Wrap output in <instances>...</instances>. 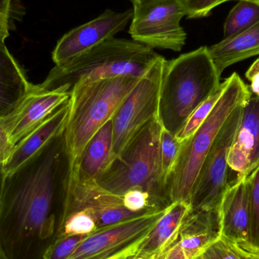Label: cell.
<instances>
[{"label":"cell","instance_id":"cell-1","mask_svg":"<svg viewBox=\"0 0 259 259\" xmlns=\"http://www.w3.org/2000/svg\"><path fill=\"white\" fill-rule=\"evenodd\" d=\"M67 171L62 134L6 174L0 204V246L8 259H42L59 237Z\"/></svg>","mask_w":259,"mask_h":259},{"label":"cell","instance_id":"cell-2","mask_svg":"<svg viewBox=\"0 0 259 259\" xmlns=\"http://www.w3.org/2000/svg\"><path fill=\"white\" fill-rule=\"evenodd\" d=\"M220 77L208 47L166 60L158 104L162 128L178 135L190 115L219 91Z\"/></svg>","mask_w":259,"mask_h":259},{"label":"cell","instance_id":"cell-3","mask_svg":"<svg viewBox=\"0 0 259 259\" xmlns=\"http://www.w3.org/2000/svg\"><path fill=\"white\" fill-rule=\"evenodd\" d=\"M162 56L133 39L112 37L62 65H56L39 85L71 93L80 82L117 77L142 78Z\"/></svg>","mask_w":259,"mask_h":259},{"label":"cell","instance_id":"cell-4","mask_svg":"<svg viewBox=\"0 0 259 259\" xmlns=\"http://www.w3.org/2000/svg\"><path fill=\"white\" fill-rule=\"evenodd\" d=\"M140 80L137 77H117L74 85L63 133L68 161L67 175L74 171L85 146L99 130L112 119Z\"/></svg>","mask_w":259,"mask_h":259},{"label":"cell","instance_id":"cell-5","mask_svg":"<svg viewBox=\"0 0 259 259\" xmlns=\"http://www.w3.org/2000/svg\"><path fill=\"white\" fill-rule=\"evenodd\" d=\"M252 96L249 86L237 73L226 79V86L214 109L197 131L184 141L182 149L166 184L170 203L185 202L190 196L202 164L220 130L240 105Z\"/></svg>","mask_w":259,"mask_h":259},{"label":"cell","instance_id":"cell-6","mask_svg":"<svg viewBox=\"0 0 259 259\" xmlns=\"http://www.w3.org/2000/svg\"><path fill=\"white\" fill-rule=\"evenodd\" d=\"M161 130L158 119L148 124L112 160L97 180L99 185L119 196L140 189L168 206L170 203L160 160Z\"/></svg>","mask_w":259,"mask_h":259},{"label":"cell","instance_id":"cell-7","mask_svg":"<svg viewBox=\"0 0 259 259\" xmlns=\"http://www.w3.org/2000/svg\"><path fill=\"white\" fill-rule=\"evenodd\" d=\"M166 59L161 57L140 78L112 118V152L117 157L148 124L158 119L160 90Z\"/></svg>","mask_w":259,"mask_h":259},{"label":"cell","instance_id":"cell-8","mask_svg":"<svg viewBox=\"0 0 259 259\" xmlns=\"http://www.w3.org/2000/svg\"><path fill=\"white\" fill-rule=\"evenodd\" d=\"M246 103L240 105L232 112L218 134L192 190L190 200L191 211L219 208L224 193L231 183L228 181V155Z\"/></svg>","mask_w":259,"mask_h":259},{"label":"cell","instance_id":"cell-9","mask_svg":"<svg viewBox=\"0 0 259 259\" xmlns=\"http://www.w3.org/2000/svg\"><path fill=\"white\" fill-rule=\"evenodd\" d=\"M133 9L129 30L133 40L152 49L182 50L187 36L181 25L186 16L183 0H156Z\"/></svg>","mask_w":259,"mask_h":259},{"label":"cell","instance_id":"cell-10","mask_svg":"<svg viewBox=\"0 0 259 259\" xmlns=\"http://www.w3.org/2000/svg\"><path fill=\"white\" fill-rule=\"evenodd\" d=\"M166 208L97 230L68 259H123L135 255Z\"/></svg>","mask_w":259,"mask_h":259},{"label":"cell","instance_id":"cell-11","mask_svg":"<svg viewBox=\"0 0 259 259\" xmlns=\"http://www.w3.org/2000/svg\"><path fill=\"white\" fill-rule=\"evenodd\" d=\"M70 97V92L47 91L39 85H32L30 92L19 106L10 115L0 119L3 162L17 144L68 102Z\"/></svg>","mask_w":259,"mask_h":259},{"label":"cell","instance_id":"cell-12","mask_svg":"<svg viewBox=\"0 0 259 259\" xmlns=\"http://www.w3.org/2000/svg\"><path fill=\"white\" fill-rule=\"evenodd\" d=\"M80 209L87 210L94 216L97 230L152 212L130 211L124 206L122 196L108 191L97 181L66 180L62 219L67 213Z\"/></svg>","mask_w":259,"mask_h":259},{"label":"cell","instance_id":"cell-13","mask_svg":"<svg viewBox=\"0 0 259 259\" xmlns=\"http://www.w3.org/2000/svg\"><path fill=\"white\" fill-rule=\"evenodd\" d=\"M134 9L118 12L107 9L89 22L65 33L56 44L52 58L56 65H62L97 47L127 27Z\"/></svg>","mask_w":259,"mask_h":259},{"label":"cell","instance_id":"cell-14","mask_svg":"<svg viewBox=\"0 0 259 259\" xmlns=\"http://www.w3.org/2000/svg\"><path fill=\"white\" fill-rule=\"evenodd\" d=\"M259 164V97L252 94L243 108V117L228 155L236 179L247 177Z\"/></svg>","mask_w":259,"mask_h":259},{"label":"cell","instance_id":"cell-15","mask_svg":"<svg viewBox=\"0 0 259 259\" xmlns=\"http://www.w3.org/2000/svg\"><path fill=\"white\" fill-rule=\"evenodd\" d=\"M222 237L247 245L250 234V196L246 178L235 179L224 193L219 207Z\"/></svg>","mask_w":259,"mask_h":259},{"label":"cell","instance_id":"cell-16","mask_svg":"<svg viewBox=\"0 0 259 259\" xmlns=\"http://www.w3.org/2000/svg\"><path fill=\"white\" fill-rule=\"evenodd\" d=\"M221 237L219 208L190 211L183 224L176 243L187 259H196Z\"/></svg>","mask_w":259,"mask_h":259},{"label":"cell","instance_id":"cell-17","mask_svg":"<svg viewBox=\"0 0 259 259\" xmlns=\"http://www.w3.org/2000/svg\"><path fill=\"white\" fill-rule=\"evenodd\" d=\"M69 111L70 99L17 144L3 162L6 175L16 170L50 140L63 134Z\"/></svg>","mask_w":259,"mask_h":259},{"label":"cell","instance_id":"cell-18","mask_svg":"<svg viewBox=\"0 0 259 259\" xmlns=\"http://www.w3.org/2000/svg\"><path fill=\"white\" fill-rule=\"evenodd\" d=\"M112 121L99 130L85 146L75 170L67 175V181H97L115 158L112 152Z\"/></svg>","mask_w":259,"mask_h":259},{"label":"cell","instance_id":"cell-19","mask_svg":"<svg viewBox=\"0 0 259 259\" xmlns=\"http://www.w3.org/2000/svg\"><path fill=\"white\" fill-rule=\"evenodd\" d=\"M32 85L6 44L0 42V119L19 106Z\"/></svg>","mask_w":259,"mask_h":259},{"label":"cell","instance_id":"cell-20","mask_svg":"<svg viewBox=\"0 0 259 259\" xmlns=\"http://www.w3.org/2000/svg\"><path fill=\"white\" fill-rule=\"evenodd\" d=\"M190 211V205L187 202L179 201L170 203L142 242L135 255L155 256L164 252L176 240Z\"/></svg>","mask_w":259,"mask_h":259},{"label":"cell","instance_id":"cell-21","mask_svg":"<svg viewBox=\"0 0 259 259\" xmlns=\"http://www.w3.org/2000/svg\"><path fill=\"white\" fill-rule=\"evenodd\" d=\"M219 75L228 67L259 56V21L245 31L208 47Z\"/></svg>","mask_w":259,"mask_h":259},{"label":"cell","instance_id":"cell-22","mask_svg":"<svg viewBox=\"0 0 259 259\" xmlns=\"http://www.w3.org/2000/svg\"><path fill=\"white\" fill-rule=\"evenodd\" d=\"M259 21V6L249 0H239L228 14L224 25L225 38L238 34Z\"/></svg>","mask_w":259,"mask_h":259},{"label":"cell","instance_id":"cell-23","mask_svg":"<svg viewBox=\"0 0 259 259\" xmlns=\"http://www.w3.org/2000/svg\"><path fill=\"white\" fill-rule=\"evenodd\" d=\"M97 230L95 219L90 211L84 209L75 210L64 215L59 236L89 235Z\"/></svg>","mask_w":259,"mask_h":259},{"label":"cell","instance_id":"cell-24","mask_svg":"<svg viewBox=\"0 0 259 259\" xmlns=\"http://www.w3.org/2000/svg\"><path fill=\"white\" fill-rule=\"evenodd\" d=\"M183 144L184 141H180L176 136L161 127L159 142L160 160L161 172L166 184L176 164Z\"/></svg>","mask_w":259,"mask_h":259},{"label":"cell","instance_id":"cell-25","mask_svg":"<svg viewBox=\"0 0 259 259\" xmlns=\"http://www.w3.org/2000/svg\"><path fill=\"white\" fill-rule=\"evenodd\" d=\"M226 86V80L222 83L219 91L209 97L208 100H205L201 106L196 109V110L190 115V118L187 120V122L184 124L181 131L176 136L177 138L180 141H185L187 139L190 138L197 129L200 127L201 124L204 122L208 118V115L211 113L212 109L215 106L216 103L219 101Z\"/></svg>","mask_w":259,"mask_h":259},{"label":"cell","instance_id":"cell-26","mask_svg":"<svg viewBox=\"0 0 259 259\" xmlns=\"http://www.w3.org/2000/svg\"><path fill=\"white\" fill-rule=\"evenodd\" d=\"M250 196L251 224L246 246L259 252V164L246 177Z\"/></svg>","mask_w":259,"mask_h":259},{"label":"cell","instance_id":"cell-27","mask_svg":"<svg viewBox=\"0 0 259 259\" xmlns=\"http://www.w3.org/2000/svg\"><path fill=\"white\" fill-rule=\"evenodd\" d=\"M88 235H61L46 251L42 259H68Z\"/></svg>","mask_w":259,"mask_h":259},{"label":"cell","instance_id":"cell-28","mask_svg":"<svg viewBox=\"0 0 259 259\" xmlns=\"http://www.w3.org/2000/svg\"><path fill=\"white\" fill-rule=\"evenodd\" d=\"M196 259H242L234 244L221 237Z\"/></svg>","mask_w":259,"mask_h":259},{"label":"cell","instance_id":"cell-29","mask_svg":"<svg viewBox=\"0 0 259 259\" xmlns=\"http://www.w3.org/2000/svg\"><path fill=\"white\" fill-rule=\"evenodd\" d=\"M230 0H183L186 16L188 19L205 18L222 3Z\"/></svg>","mask_w":259,"mask_h":259},{"label":"cell","instance_id":"cell-30","mask_svg":"<svg viewBox=\"0 0 259 259\" xmlns=\"http://www.w3.org/2000/svg\"><path fill=\"white\" fill-rule=\"evenodd\" d=\"M14 0H0V42L9 36Z\"/></svg>","mask_w":259,"mask_h":259},{"label":"cell","instance_id":"cell-31","mask_svg":"<svg viewBox=\"0 0 259 259\" xmlns=\"http://www.w3.org/2000/svg\"><path fill=\"white\" fill-rule=\"evenodd\" d=\"M246 77L250 81L249 88L252 94L259 97V58L249 67L246 72Z\"/></svg>","mask_w":259,"mask_h":259},{"label":"cell","instance_id":"cell-32","mask_svg":"<svg viewBox=\"0 0 259 259\" xmlns=\"http://www.w3.org/2000/svg\"><path fill=\"white\" fill-rule=\"evenodd\" d=\"M234 247L240 254L242 259H259V252L251 249L249 246L243 244L233 243Z\"/></svg>","mask_w":259,"mask_h":259},{"label":"cell","instance_id":"cell-33","mask_svg":"<svg viewBox=\"0 0 259 259\" xmlns=\"http://www.w3.org/2000/svg\"><path fill=\"white\" fill-rule=\"evenodd\" d=\"M6 172H5L3 164H0V204H1L2 196H3V186H4Z\"/></svg>","mask_w":259,"mask_h":259},{"label":"cell","instance_id":"cell-34","mask_svg":"<svg viewBox=\"0 0 259 259\" xmlns=\"http://www.w3.org/2000/svg\"><path fill=\"white\" fill-rule=\"evenodd\" d=\"M132 3L134 8L139 7V6H143V5L148 4V3H152L156 0H130Z\"/></svg>","mask_w":259,"mask_h":259},{"label":"cell","instance_id":"cell-35","mask_svg":"<svg viewBox=\"0 0 259 259\" xmlns=\"http://www.w3.org/2000/svg\"><path fill=\"white\" fill-rule=\"evenodd\" d=\"M123 259H156V255L155 256H142V255H134Z\"/></svg>","mask_w":259,"mask_h":259},{"label":"cell","instance_id":"cell-36","mask_svg":"<svg viewBox=\"0 0 259 259\" xmlns=\"http://www.w3.org/2000/svg\"><path fill=\"white\" fill-rule=\"evenodd\" d=\"M0 259H8L7 257L5 255L4 252L2 250L1 246H0Z\"/></svg>","mask_w":259,"mask_h":259},{"label":"cell","instance_id":"cell-37","mask_svg":"<svg viewBox=\"0 0 259 259\" xmlns=\"http://www.w3.org/2000/svg\"><path fill=\"white\" fill-rule=\"evenodd\" d=\"M0 148H1V134H0ZM3 164V158H2L1 149H0V164Z\"/></svg>","mask_w":259,"mask_h":259},{"label":"cell","instance_id":"cell-38","mask_svg":"<svg viewBox=\"0 0 259 259\" xmlns=\"http://www.w3.org/2000/svg\"><path fill=\"white\" fill-rule=\"evenodd\" d=\"M230 1H232V0H230ZM237 1H239V0H237ZM249 1L253 2V3H256L259 6V0H249Z\"/></svg>","mask_w":259,"mask_h":259}]
</instances>
